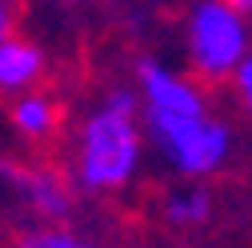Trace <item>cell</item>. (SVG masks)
I'll return each mask as SVG.
<instances>
[{
  "label": "cell",
  "mask_w": 252,
  "mask_h": 248,
  "mask_svg": "<svg viewBox=\"0 0 252 248\" xmlns=\"http://www.w3.org/2000/svg\"><path fill=\"white\" fill-rule=\"evenodd\" d=\"M140 100L136 88L112 84L104 100L92 108L72 144V184L84 192H124L140 180L144 168V128H140Z\"/></svg>",
  "instance_id": "cell-1"
},
{
  "label": "cell",
  "mask_w": 252,
  "mask_h": 248,
  "mask_svg": "<svg viewBox=\"0 0 252 248\" xmlns=\"http://www.w3.org/2000/svg\"><path fill=\"white\" fill-rule=\"evenodd\" d=\"M184 56L200 84H228L248 56V16L224 0H196L184 16Z\"/></svg>",
  "instance_id": "cell-2"
},
{
  "label": "cell",
  "mask_w": 252,
  "mask_h": 248,
  "mask_svg": "<svg viewBox=\"0 0 252 248\" xmlns=\"http://www.w3.org/2000/svg\"><path fill=\"white\" fill-rule=\"evenodd\" d=\"M136 100H140L136 116H140V128H144L148 144L164 140L176 128L212 112L200 80L180 76L176 68H168L164 60H152V56H144L136 64Z\"/></svg>",
  "instance_id": "cell-3"
},
{
  "label": "cell",
  "mask_w": 252,
  "mask_h": 248,
  "mask_svg": "<svg viewBox=\"0 0 252 248\" xmlns=\"http://www.w3.org/2000/svg\"><path fill=\"white\" fill-rule=\"evenodd\" d=\"M160 156L188 180H208L216 172H224L228 160H232V152H236V132H232V124L228 120H220V116H200L192 124H184V128H176L172 136L164 140H156L152 144Z\"/></svg>",
  "instance_id": "cell-4"
},
{
  "label": "cell",
  "mask_w": 252,
  "mask_h": 248,
  "mask_svg": "<svg viewBox=\"0 0 252 248\" xmlns=\"http://www.w3.org/2000/svg\"><path fill=\"white\" fill-rule=\"evenodd\" d=\"M0 184L16 196V204L32 208L48 220H64L72 212V184L56 168L44 164H24V160H0Z\"/></svg>",
  "instance_id": "cell-5"
},
{
  "label": "cell",
  "mask_w": 252,
  "mask_h": 248,
  "mask_svg": "<svg viewBox=\"0 0 252 248\" xmlns=\"http://www.w3.org/2000/svg\"><path fill=\"white\" fill-rule=\"evenodd\" d=\"M48 72V56L36 40L8 32L0 40V96H20L28 88H40Z\"/></svg>",
  "instance_id": "cell-6"
},
{
  "label": "cell",
  "mask_w": 252,
  "mask_h": 248,
  "mask_svg": "<svg viewBox=\"0 0 252 248\" xmlns=\"http://www.w3.org/2000/svg\"><path fill=\"white\" fill-rule=\"evenodd\" d=\"M8 124L32 144H44L60 132V124H64V108H60L56 96H48V92L40 88H28L20 92V96H12L8 104Z\"/></svg>",
  "instance_id": "cell-7"
},
{
  "label": "cell",
  "mask_w": 252,
  "mask_h": 248,
  "mask_svg": "<svg viewBox=\"0 0 252 248\" xmlns=\"http://www.w3.org/2000/svg\"><path fill=\"white\" fill-rule=\"evenodd\" d=\"M212 208H216V200L208 192V184L204 180H188L184 188H172L164 196V220L172 228H180V232H192V228L212 220Z\"/></svg>",
  "instance_id": "cell-8"
},
{
  "label": "cell",
  "mask_w": 252,
  "mask_h": 248,
  "mask_svg": "<svg viewBox=\"0 0 252 248\" xmlns=\"http://www.w3.org/2000/svg\"><path fill=\"white\" fill-rule=\"evenodd\" d=\"M16 248H108V244H96L92 236L68 228V224H36V228H24L16 236Z\"/></svg>",
  "instance_id": "cell-9"
},
{
  "label": "cell",
  "mask_w": 252,
  "mask_h": 248,
  "mask_svg": "<svg viewBox=\"0 0 252 248\" xmlns=\"http://www.w3.org/2000/svg\"><path fill=\"white\" fill-rule=\"evenodd\" d=\"M228 84L236 88V96H240V104L248 108V100H252V56H244L240 64L232 68V76H228Z\"/></svg>",
  "instance_id": "cell-10"
},
{
  "label": "cell",
  "mask_w": 252,
  "mask_h": 248,
  "mask_svg": "<svg viewBox=\"0 0 252 248\" xmlns=\"http://www.w3.org/2000/svg\"><path fill=\"white\" fill-rule=\"evenodd\" d=\"M16 32V0H0V40Z\"/></svg>",
  "instance_id": "cell-11"
},
{
  "label": "cell",
  "mask_w": 252,
  "mask_h": 248,
  "mask_svg": "<svg viewBox=\"0 0 252 248\" xmlns=\"http://www.w3.org/2000/svg\"><path fill=\"white\" fill-rule=\"evenodd\" d=\"M224 4H232V8H236V12H244V16L252 12V0H224Z\"/></svg>",
  "instance_id": "cell-12"
}]
</instances>
